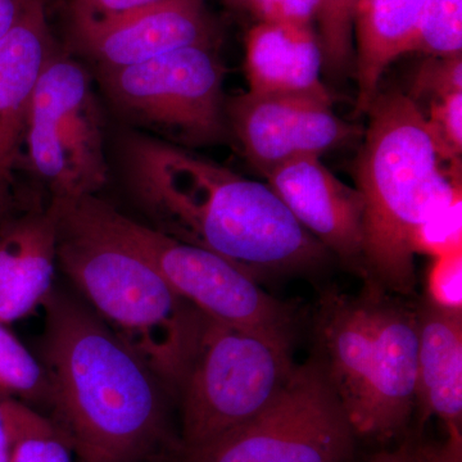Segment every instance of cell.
Segmentation results:
<instances>
[{
	"label": "cell",
	"instance_id": "obj_32",
	"mask_svg": "<svg viewBox=\"0 0 462 462\" xmlns=\"http://www.w3.org/2000/svg\"><path fill=\"white\" fill-rule=\"evenodd\" d=\"M27 0H0V39L20 20Z\"/></svg>",
	"mask_w": 462,
	"mask_h": 462
},
{
	"label": "cell",
	"instance_id": "obj_5",
	"mask_svg": "<svg viewBox=\"0 0 462 462\" xmlns=\"http://www.w3.org/2000/svg\"><path fill=\"white\" fill-rule=\"evenodd\" d=\"M63 200L85 221L141 254L207 318L293 345V309L236 263L127 217L96 196Z\"/></svg>",
	"mask_w": 462,
	"mask_h": 462
},
{
	"label": "cell",
	"instance_id": "obj_29",
	"mask_svg": "<svg viewBox=\"0 0 462 462\" xmlns=\"http://www.w3.org/2000/svg\"><path fill=\"white\" fill-rule=\"evenodd\" d=\"M448 438L443 445L420 442L419 455L421 462H462V433L460 425L447 427Z\"/></svg>",
	"mask_w": 462,
	"mask_h": 462
},
{
	"label": "cell",
	"instance_id": "obj_26",
	"mask_svg": "<svg viewBox=\"0 0 462 462\" xmlns=\"http://www.w3.org/2000/svg\"><path fill=\"white\" fill-rule=\"evenodd\" d=\"M428 298L446 311L462 312V251L434 258L428 273Z\"/></svg>",
	"mask_w": 462,
	"mask_h": 462
},
{
	"label": "cell",
	"instance_id": "obj_16",
	"mask_svg": "<svg viewBox=\"0 0 462 462\" xmlns=\"http://www.w3.org/2000/svg\"><path fill=\"white\" fill-rule=\"evenodd\" d=\"M321 71L315 27L258 23L249 30L245 72L251 93L331 100Z\"/></svg>",
	"mask_w": 462,
	"mask_h": 462
},
{
	"label": "cell",
	"instance_id": "obj_10",
	"mask_svg": "<svg viewBox=\"0 0 462 462\" xmlns=\"http://www.w3.org/2000/svg\"><path fill=\"white\" fill-rule=\"evenodd\" d=\"M225 112L249 165L263 178L289 161L320 157L363 133L334 114L327 99L248 91L227 100Z\"/></svg>",
	"mask_w": 462,
	"mask_h": 462
},
{
	"label": "cell",
	"instance_id": "obj_31",
	"mask_svg": "<svg viewBox=\"0 0 462 462\" xmlns=\"http://www.w3.org/2000/svg\"><path fill=\"white\" fill-rule=\"evenodd\" d=\"M419 445H420V440L416 438H409L397 448L392 449V451L379 452L373 456L369 462H421Z\"/></svg>",
	"mask_w": 462,
	"mask_h": 462
},
{
	"label": "cell",
	"instance_id": "obj_35",
	"mask_svg": "<svg viewBox=\"0 0 462 462\" xmlns=\"http://www.w3.org/2000/svg\"><path fill=\"white\" fill-rule=\"evenodd\" d=\"M3 194L5 193H2V191H0V199H2Z\"/></svg>",
	"mask_w": 462,
	"mask_h": 462
},
{
	"label": "cell",
	"instance_id": "obj_23",
	"mask_svg": "<svg viewBox=\"0 0 462 462\" xmlns=\"http://www.w3.org/2000/svg\"><path fill=\"white\" fill-rule=\"evenodd\" d=\"M422 114L447 162L461 169L462 90L430 100L428 112Z\"/></svg>",
	"mask_w": 462,
	"mask_h": 462
},
{
	"label": "cell",
	"instance_id": "obj_8",
	"mask_svg": "<svg viewBox=\"0 0 462 462\" xmlns=\"http://www.w3.org/2000/svg\"><path fill=\"white\" fill-rule=\"evenodd\" d=\"M319 358L297 365L278 397L256 418L180 462H355L356 439Z\"/></svg>",
	"mask_w": 462,
	"mask_h": 462
},
{
	"label": "cell",
	"instance_id": "obj_7",
	"mask_svg": "<svg viewBox=\"0 0 462 462\" xmlns=\"http://www.w3.org/2000/svg\"><path fill=\"white\" fill-rule=\"evenodd\" d=\"M100 69L116 109L160 134L162 141L203 147L227 138L226 69L212 45H191L138 65Z\"/></svg>",
	"mask_w": 462,
	"mask_h": 462
},
{
	"label": "cell",
	"instance_id": "obj_27",
	"mask_svg": "<svg viewBox=\"0 0 462 462\" xmlns=\"http://www.w3.org/2000/svg\"><path fill=\"white\" fill-rule=\"evenodd\" d=\"M249 11L260 23L315 27L316 0H252Z\"/></svg>",
	"mask_w": 462,
	"mask_h": 462
},
{
	"label": "cell",
	"instance_id": "obj_12",
	"mask_svg": "<svg viewBox=\"0 0 462 462\" xmlns=\"http://www.w3.org/2000/svg\"><path fill=\"white\" fill-rule=\"evenodd\" d=\"M375 330V372L367 392L357 437L387 440L406 430L416 409L419 328L415 310L367 282Z\"/></svg>",
	"mask_w": 462,
	"mask_h": 462
},
{
	"label": "cell",
	"instance_id": "obj_20",
	"mask_svg": "<svg viewBox=\"0 0 462 462\" xmlns=\"http://www.w3.org/2000/svg\"><path fill=\"white\" fill-rule=\"evenodd\" d=\"M462 51V0H428L411 51L449 57Z\"/></svg>",
	"mask_w": 462,
	"mask_h": 462
},
{
	"label": "cell",
	"instance_id": "obj_1",
	"mask_svg": "<svg viewBox=\"0 0 462 462\" xmlns=\"http://www.w3.org/2000/svg\"><path fill=\"white\" fill-rule=\"evenodd\" d=\"M126 184L154 229L214 252L252 278L314 272L329 251L269 185L144 134L123 141Z\"/></svg>",
	"mask_w": 462,
	"mask_h": 462
},
{
	"label": "cell",
	"instance_id": "obj_9",
	"mask_svg": "<svg viewBox=\"0 0 462 462\" xmlns=\"http://www.w3.org/2000/svg\"><path fill=\"white\" fill-rule=\"evenodd\" d=\"M23 144L53 199L96 196L107 182L102 118L80 63L51 54L33 91Z\"/></svg>",
	"mask_w": 462,
	"mask_h": 462
},
{
	"label": "cell",
	"instance_id": "obj_6",
	"mask_svg": "<svg viewBox=\"0 0 462 462\" xmlns=\"http://www.w3.org/2000/svg\"><path fill=\"white\" fill-rule=\"evenodd\" d=\"M293 345L207 318L180 391L181 451L214 442L256 418L297 365Z\"/></svg>",
	"mask_w": 462,
	"mask_h": 462
},
{
	"label": "cell",
	"instance_id": "obj_22",
	"mask_svg": "<svg viewBox=\"0 0 462 462\" xmlns=\"http://www.w3.org/2000/svg\"><path fill=\"white\" fill-rule=\"evenodd\" d=\"M72 452L60 427L36 413L18 434L11 462H72Z\"/></svg>",
	"mask_w": 462,
	"mask_h": 462
},
{
	"label": "cell",
	"instance_id": "obj_28",
	"mask_svg": "<svg viewBox=\"0 0 462 462\" xmlns=\"http://www.w3.org/2000/svg\"><path fill=\"white\" fill-rule=\"evenodd\" d=\"M35 413L18 401L0 400V462H11L12 449L18 434Z\"/></svg>",
	"mask_w": 462,
	"mask_h": 462
},
{
	"label": "cell",
	"instance_id": "obj_3",
	"mask_svg": "<svg viewBox=\"0 0 462 462\" xmlns=\"http://www.w3.org/2000/svg\"><path fill=\"white\" fill-rule=\"evenodd\" d=\"M355 165L364 202L365 279L407 296L416 285V231L461 199V169L449 165L424 114L401 91L376 94Z\"/></svg>",
	"mask_w": 462,
	"mask_h": 462
},
{
	"label": "cell",
	"instance_id": "obj_19",
	"mask_svg": "<svg viewBox=\"0 0 462 462\" xmlns=\"http://www.w3.org/2000/svg\"><path fill=\"white\" fill-rule=\"evenodd\" d=\"M360 0H316L322 69L328 75H345L356 60L355 23Z\"/></svg>",
	"mask_w": 462,
	"mask_h": 462
},
{
	"label": "cell",
	"instance_id": "obj_13",
	"mask_svg": "<svg viewBox=\"0 0 462 462\" xmlns=\"http://www.w3.org/2000/svg\"><path fill=\"white\" fill-rule=\"evenodd\" d=\"M264 179L298 223L346 266L366 276L360 191L340 181L320 157L289 161Z\"/></svg>",
	"mask_w": 462,
	"mask_h": 462
},
{
	"label": "cell",
	"instance_id": "obj_11",
	"mask_svg": "<svg viewBox=\"0 0 462 462\" xmlns=\"http://www.w3.org/2000/svg\"><path fill=\"white\" fill-rule=\"evenodd\" d=\"M75 33L100 69L138 65L169 51L215 47V30L202 0H160L120 14L74 12Z\"/></svg>",
	"mask_w": 462,
	"mask_h": 462
},
{
	"label": "cell",
	"instance_id": "obj_33",
	"mask_svg": "<svg viewBox=\"0 0 462 462\" xmlns=\"http://www.w3.org/2000/svg\"><path fill=\"white\" fill-rule=\"evenodd\" d=\"M252 0H234V5L240 8L249 9Z\"/></svg>",
	"mask_w": 462,
	"mask_h": 462
},
{
	"label": "cell",
	"instance_id": "obj_15",
	"mask_svg": "<svg viewBox=\"0 0 462 462\" xmlns=\"http://www.w3.org/2000/svg\"><path fill=\"white\" fill-rule=\"evenodd\" d=\"M57 263L53 206L12 218L0 227V324L32 314L51 293Z\"/></svg>",
	"mask_w": 462,
	"mask_h": 462
},
{
	"label": "cell",
	"instance_id": "obj_18",
	"mask_svg": "<svg viewBox=\"0 0 462 462\" xmlns=\"http://www.w3.org/2000/svg\"><path fill=\"white\" fill-rule=\"evenodd\" d=\"M428 0H360L356 14L357 114H366L385 69L410 53Z\"/></svg>",
	"mask_w": 462,
	"mask_h": 462
},
{
	"label": "cell",
	"instance_id": "obj_24",
	"mask_svg": "<svg viewBox=\"0 0 462 462\" xmlns=\"http://www.w3.org/2000/svg\"><path fill=\"white\" fill-rule=\"evenodd\" d=\"M413 254L433 258L462 251V199L433 216L412 240Z\"/></svg>",
	"mask_w": 462,
	"mask_h": 462
},
{
	"label": "cell",
	"instance_id": "obj_2",
	"mask_svg": "<svg viewBox=\"0 0 462 462\" xmlns=\"http://www.w3.org/2000/svg\"><path fill=\"white\" fill-rule=\"evenodd\" d=\"M42 357L60 430L80 462H139L167 443L165 385L96 312L51 291Z\"/></svg>",
	"mask_w": 462,
	"mask_h": 462
},
{
	"label": "cell",
	"instance_id": "obj_21",
	"mask_svg": "<svg viewBox=\"0 0 462 462\" xmlns=\"http://www.w3.org/2000/svg\"><path fill=\"white\" fill-rule=\"evenodd\" d=\"M0 391L23 398L51 400L44 367L5 324H0Z\"/></svg>",
	"mask_w": 462,
	"mask_h": 462
},
{
	"label": "cell",
	"instance_id": "obj_4",
	"mask_svg": "<svg viewBox=\"0 0 462 462\" xmlns=\"http://www.w3.org/2000/svg\"><path fill=\"white\" fill-rule=\"evenodd\" d=\"M51 206L60 269L167 391L179 393L207 316L176 293L141 254L85 221L65 200L53 199Z\"/></svg>",
	"mask_w": 462,
	"mask_h": 462
},
{
	"label": "cell",
	"instance_id": "obj_17",
	"mask_svg": "<svg viewBox=\"0 0 462 462\" xmlns=\"http://www.w3.org/2000/svg\"><path fill=\"white\" fill-rule=\"evenodd\" d=\"M418 316L416 407L421 422L437 416L462 424V312L446 311L424 300Z\"/></svg>",
	"mask_w": 462,
	"mask_h": 462
},
{
	"label": "cell",
	"instance_id": "obj_25",
	"mask_svg": "<svg viewBox=\"0 0 462 462\" xmlns=\"http://www.w3.org/2000/svg\"><path fill=\"white\" fill-rule=\"evenodd\" d=\"M458 90H462L461 54L430 57L419 67L409 97L419 105L421 100L430 103Z\"/></svg>",
	"mask_w": 462,
	"mask_h": 462
},
{
	"label": "cell",
	"instance_id": "obj_30",
	"mask_svg": "<svg viewBox=\"0 0 462 462\" xmlns=\"http://www.w3.org/2000/svg\"><path fill=\"white\" fill-rule=\"evenodd\" d=\"M160 0H75L74 12L105 16V14H120L129 9L142 7Z\"/></svg>",
	"mask_w": 462,
	"mask_h": 462
},
{
	"label": "cell",
	"instance_id": "obj_34",
	"mask_svg": "<svg viewBox=\"0 0 462 462\" xmlns=\"http://www.w3.org/2000/svg\"><path fill=\"white\" fill-rule=\"evenodd\" d=\"M225 2L230 3V5H234V0H225Z\"/></svg>",
	"mask_w": 462,
	"mask_h": 462
},
{
	"label": "cell",
	"instance_id": "obj_14",
	"mask_svg": "<svg viewBox=\"0 0 462 462\" xmlns=\"http://www.w3.org/2000/svg\"><path fill=\"white\" fill-rule=\"evenodd\" d=\"M53 54L42 0H27L16 25L0 39V191L21 157L27 112Z\"/></svg>",
	"mask_w": 462,
	"mask_h": 462
}]
</instances>
